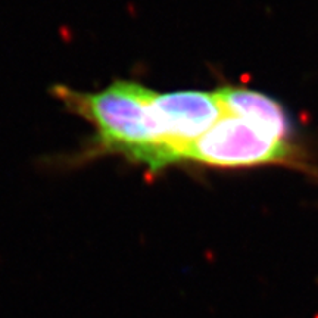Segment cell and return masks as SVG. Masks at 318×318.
<instances>
[{"label":"cell","mask_w":318,"mask_h":318,"mask_svg":"<svg viewBox=\"0 0 318 318\" xmlns=\"http://www.w3.org/2000/svg\"><path fill=\"white\" fill-rule=\"evenodd\" d=\"M52 93L95 128L92 153L119 155L152 173L173 165L152 109L153 90L127 80L99 92L55 86Z\"/></svg>","instance_id":"6da1fadb"},{"label":"cell","mask_w":318,"mask_h":318,"mask_svg":"<svg viewBox=\"0 0 318 318\" xmlns=\"http://www.w3.org/2000/svg\"><path fill=\"white\" fill-rule=\"evenodd\" d=\"M286 140L225 113L186 153L184 161L212 167H250L280 162L290 156Z\"/></svg>","instance_id":"7a4b0ae2"},{"label":"cell","mask_w":318,"mask_h":318,"mask_svg":"<svg viewBox=\"0 0 318 318\" xmlns=\"http://www.w3.org/2000/svg\"><path fill=\"white\" fill-rule=\"evenodd\" d=\"M152 109L173 164L184 161L192 144L225 115L216 92H153Z\"/></svg>","instance_id":"3957f363"},{"label":"cell","mask_w":318,"mask_h":318,"mask_svg":"<svg viewBox=\"0 0 318 318\" xmlns=\"http://www.w3.org/2000/svg\"><path fill=\"white\" fill-rule=\"evenodd\" d=\"M225 113L242 118L265 133L286 140L289 121L282 106L273 99L246 89L222 87L215 90Z\"/></svg>","instance_id":"277c9868"}]
</instances>
